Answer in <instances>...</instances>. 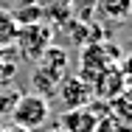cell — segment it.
Segmentation results:
<instances>
[{
  "label": "cell",
  "instance_id": "obj_1",
  "mask_svg": "<svg viewBox=\"0 0 132 132\" xmlns=\"http://www.w3.org/2000/svg\"><path fill=\"white\" fill-rule=\"evenodd\" d=\"M65 76H68V53L59 45H48L39 53V59L34 62V79H31V84L37 87V96L51 101L56 96L59 81Z\"/></svg>",
  "mask_w": 132,
  "mask_h": 132
},
{
  "label": "cell",
  "instance_id": "obj_2",
  "mask_svg": "<svg viewBox=\"0 0 132 132\" xmlns=\"http://www.w3.org/2000/svg\"><path fill=\"white\" fill-rule=\"evenodd\" d=\"M118 59H121V51H118V45H112V42H107V39L84 42V48H81V56H79V73H76V76L93 87V81L98 79V76L104 73L107 68L118 65Z\"/></svg>",
  "mask_w": 132,
  "mask_h": 132
},
{
  "label": "cell",
  "instance_id": "obj_3",
  "mask_svg": "<svg viewBox=\"0 0 132 132\" xmlns=\"http://www.w3.org/2000/svg\"><path fill=\"white\" fill-rule=\"evenodd\" d=\"M53 42V26L39 20V23H28V26H17V37H14V53H20L26 62H37L39 53Z\"/></svg>",
  "mask_w": 132,
  "mask_h": 132
},
{
  "label": "cell",
  "instance_id": "obj_4",
  "mask_svg": "<svg viewBox=\"0 0 132 132\" xmlns=\"http://www.w3.org/2000/svg\"><path fill=\"white\" fill-rule=\"evenodd\" d=\"M11 121L17 127H23L28 132H37L39 127H45L48 115H51V101L37 96V93H26V96H17V101L11 107Z\"/></svg>",
  "mask_w": 132,
  "mask_h": 132
},
{
  "label": "cell",
  "instance_id": "obj_5",
  "mask_svg": "<svg viewBox=\"0 0 132 132\" xmlns=\"http://www.w3.org/2000/svg\"><path fill=\"white\" fill-rule=\"evenodd\" d=\"M56 98L62 110H79V107H90L93 101V87L87 81H81L79 76H65L56 87Z\"/></svg>",
  "mask_w": 132,
  "mask_h": 132
},
{
  "label": "cell",
  "instance_id": "obj_6",
  "mask_svg": "<svg viewBox=\"0 0 132 132\" xmlns=\"http://www.w3.org/2000/svg\"><path fill=\"white\" fill-rule=\"evenodd\" d=\"M101 115L98 112H93L90 107H79V110H65L62 115H59V129L62 132H93L96 127V121H98Z\"/></svg>",
  "mask_w": 132,
  "mask_h": 132
},
{
  "label": "cell",
  "instance_id": "obj_7",
  "mask_svg": "<svg viewBox=\"0 0 132 132\" xmlns=\"http://www.w3.org/2000/svg\"><path fill=\"white\" fill-rule=\"evenodd\" d=\"M124 90H127V87H124V76H121V68H118V65L107 68L104 73L93 81V98H107V101H112V98L121 96Z\"/></svg>",
  "mask_w": 132,
  "mask_h": 132
},
{
  "label": "cell",
  "instance_id": "obj_8",
  "mask_svg": "<svg viewBox=\"0 0 132 132\" xmlns=\"http://www.w3.org/2000/svg\"><path fill=\"white\" fill-rule=\"evenodd\" d=\"M93 11L98 20L127 23L132 17V0H93Z\"/></svg>",
  "mask_w": 132,
  "mask_h": 132
},
{
  "label": "cell",
  "instance_id": "obj_9",
  "mask_svg": "<svg viewBox=\"0 0 132 132\" xmlns=\"http://www.w3.org/2000/svg\"><path fill=\"white\" fill-rule=\"evenodd\" d=\"M14 37H17V20H14V14L9 9H0V51L11 48Z\"/></svg>",
  "mask_w": 132,
  "mask_h": 132
},
{
  "label": "cell",
  "instance_id": "obj_10",
  "mask_svg": "<svg viewBox=\"0 0 132 132\" xmlns=\"http://www.w3.org/2000/svg\"><path fill=\"white\" fill-rule=\"evenodd\" d=\"M14 48L0 51V84H11V79L17 76V56H11Z\"/></svg>",
  "mask_w": 132,
  "mask_h": 132
},
{
  "label": "cell",
  "instance_id": "obj_11",
  "mask_svg": "<svg viewBox=\"0 0 132 132\" xmlns=\"http://www.w3.org/2000/svg\"><path fill=\"white\" fill-rule=\"evenodd\" d=\"M11 14H14V20H17V26H28V23H39V20H42L39 6H37V3H31V0H28L23 9L11 11Z\"/></svg>",
  "mask_w": 132,
  "mask_h": 132
},
{
  "label": "cell",
  "instance_id": "obj_12",
  "mask_svg": "<svg viewBox=\"0 0 132 132\" xmlns=\"http://www.w3.org/2000/svg\"><path fill=\"white\" fill-rule=\"evenodd\" d=\"M17 96H20V93H17L11 84H0V115H9V112H11Z\"/></svg>",
  "mask_w": 132,
  "mask_h": 132
},
{
  "label": "cell",
  "instance_id": "obj_13",
  "mask_svg": "<svg viewBox=\"0 0 132 132\" xmlns=\"http://www.w3.org/2000/svg\"><path fill=\"white\" fill-rule=\"evenodd\" d=\"M124 127L115 121V118H110V115H101L98 121H96V127H93V132H121Z\"/></svg>",
  "mask_w": 132,
  "mask_h": 132
},
{
  "label": "cell",
  "instance_id": "obj_14",
  "mask_svg": "<svg viewBox=\"0 0 132 132\" xmlns=\"http://www.w3.org/2000/svg\"><path fill=\"white\" fill-rule=\"evenodd\" d=\"M118 68H121V76H124V87L132 90V53L124 56V62H118Z\"/></svg>",
  "mask_w": 132,
  "mask_h": 132
},
{
  "label": "cell",
  "instance_id": "obj_15",
  "mask_svg": "<svg viewBox=\"0 0 132 132\" xmlns=\"http://www.w3.org/2000/svg\"><path fill=\"white\" fill-rule=\"evenodd\" d=\"M0 132H28V129H23V127H17V124H11V127H6V129H0Z\"/></svg>",
  "mask_w": 132,
  "mask_h": 132
},
{
  "label": "cell",
  "instance_id": "obj_16",
  "mask_svg": "<svg viewBox=\"0 0 132 132\" xmlns=\"http://www.w3.org/2000/svg\"><path fill=\"white\" fill-rule=\"evenodd\" d=\"M39 132H62L59 127H39Z\"/></svg>",
  "mask_w": 132,
  "mask_h": 132
},
{
  "label": "cell",
  "instance_id": "obj_17",
  "mask_svg": "<svg viewBox=\"0 0 132 132\" xmlns=\"http://www.w3.org/2000/svg\"><path fill=\"white\" fill-rule=\"evenodd\" d=\"M23 3H28V0H23Z\"/></svg>",
  "mask_w": 132,
  "mask_h": 132
}]
</instances>
